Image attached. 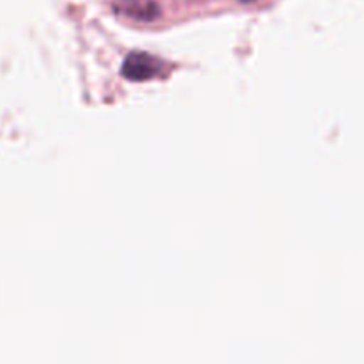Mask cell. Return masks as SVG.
Masks as SVG:
<instances>
[{"mask_svg":"<svg viewBox=\"0 0 364 364\" xmlns=\"http://www.w3.org/2000/svg\"><path fill=\"white\" fill-rule=\"evenodd\" d=\"M156 71H159V63L146 53H132L123 64V75L128 80H148L155 77Z\"/></svg>","mask_w":364,"mask_h":364,"instance_id":"1","label":"cell"}]
</instances>
